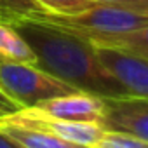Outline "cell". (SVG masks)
Segmentation results:
<instances>
[{"mask_svg": "<svg viewBox=\"0 0 148 148\" xmlns=\"http://www.w3.org/2000/svg\"><path fill=\"white\" fill-rule=\"evenodd\" d=\"M33 106L40 110L42 113L54 117V119L101 122L103 113H105V98L92 94V92L77 91V92H70V94L40 101Z\"/></svg>", "mask_w": 148, "mask_h": 148, "instance_id": "7", "label": "cell"}, {"mask_svg": "<svg viewBox=\"0 0 148 148\" xmlns=\"http://www.w3.org/2000/svg\"><path fill=\"white\" fill-rule=\"evenodd\" d=\"M94 148H148V141L127 132L106 131Z\"/></svg>", "mask_w": 148, "mask_h": 148, "instance_id": "13", "label": "cell"}, {"mask_svg": "<svg viewBox=\"0 0 148 148\" xmlns=\"http://www.w3.org/2000/svg\"><path fill=\"white\" fill-rule=\"evenodd\" d=\"M101 124L106 131L127 132L148 141V99L136 96L105 98Z\"/></svg>", "mask_w": 148, "mask_h": 148, "instance_id": "6", "label": "cell"}, {"mask_svg": "<svg viewBox=\"0 0 148 148\" xmlns=\"http://www.w3.org/2000/svg\"><path fill=\"white\" fill-rule=\"evenodd\" d=\"M33 2L47 14L56 16H73L96 5L94 0H33Z\"/></svg>", "mask_w": 148, "mask_h": 148, "instance_id": "12", "label": "cell"}, {"mask_svg": "<svg viewBox=\"0 0 148 148\" xmlns=\"http://www.w3.org/2000/svg\"><path fill=\"white\" fill-rule=\"evenodd\" d=\"M0 148H21L18 143H14L9 136H5L2 131H0Z\"/></svg>", "mask_w": 148, "mask_h": 148, "instance_id": "16", "label": "cell"}, {"mask_svg": "<svg viewBox=\"0 0 148 148\" xmlns=\"http://www.w3.org/2000/svg\"><path fill=\"white\" fill-rule=\"evenodd\" d=\"M91 42L96 45H106V47L120 49V51H125V52H131V54H136V56L148 59V25H145L138 30H132L129 33L96 38Z\"/></svg>", "mask_w": 148, "mask_h": 148, "instance_id": "10", "label": "cell"}, {"mask_svg": "<svg viewBox=\"0 0 148 148\" xmlns=\"http://www.w3.org/2000/svg\"><path fill=\"white\" fill-rule=\"evenodd\" d=\"M96 4H108V5H119L125 7L141 14H148V0H94Z\"/></svg>", "mask_w": 148, "mask_h": 148, "instance_id": "14", "label": "cell"}, {"mask_svg": "<svg viewBox=\"0 0 148 148\" xmlns=\"http://www.w3.org/2000/svg\"><path fill=\"white\" fill-rule=\"evenodd\" d=\"M33 18H40L70 32L84 35L89 40L129 33L132 30L148 25V14H141L125 7L108 5V4H96L91 9L73 16H56L42 12Z\"/></svg>", "mask_w": 148, "mask_h": 148, "instance_id": "2", "label": "cell"}, {"mask_svg": "<svg viewBox=\"0 0 148 148\" xmlns=\"http://www.w3.org/2000/svg\"><path fill=\"white\" fill-rule=\"evenodd\" d=\"M14 30L28 42L37 56V66L79 91L101 98H124L129 92L101 64L96 45L84 35L70 32L40 18H26Z\"/></svg>", "mask_w": 148, "mask_h": 148, "instance_id": "1", "label": "cell"}, {"mask_svg": "<svg viewBox=\"0 0 148 148\" xmlns=\"http://www.w3.org/2000/svg\"><path fill=\"white\" fill-rule=\"evenodd\" d=\"M21 106L0 87V119L2 117H5V115H11V113H14V112H18Z\"/></svg>", "mask_w": 148, "mask_h": 148, "instance_id": "15", "label": "cell"}, {"mask_svg": "<svg viewBox=\"0 0 148 148\" xmlns=\"http://www.w3.org/2000/svg\"><path fill=\"white\" fill-rule=\"evenodd\" d=\"M0 61L37 64V56L28 42L7 23H0Z\"/></svg>", "mask_w": 148, "mask_h": 148, "instance_id": "9", "label": "cell"}, {"mask_svg": "<svg viewBox=\"0 0 148 148\" xmlns=\"http://www.w3.org/2000/svg\"><path fill=\"white\" fill-rule=\"evenodd\" d=\"M0 131L5 136H9L14 143H18L21 148H91V146L66 141L42 129H35L25 124L7 120L4 117L0 119Z\"/></svg>", "mask_w": 148, "mask_h": 148, "instance_id": "8", "label": "cell"}, {"mask_svg": "<svg viewBox=\"0 0 148 148\" xmlns=\"http://www.w3.org/2000/svg\"><path fill=\"white\" fill-rule=\"evenodd\" d=\"M42 12L45 11H42L33 0H0V23L14 25Z\"/></svg>", "mask_w": 148, "mask_h": 148, "instance_id": "11", "label": "cell"}, {"mask_svg": "<svg viewBox=\"0 0 148 148\" xmlns=\"http://www.w3.org/2000/svg\"><path fill=\"white\" fill-rule=\"evenodd\" d=\"M96 54L129 96L148 99V59L106 45H96Z\"/></svg>", "mask_w": 148, "mask_h": 148, "instance_id": "5", "label": "cell"}, {"mask_svg": "<svg viewBox=\"0 0 148 148\" xmlns=\"http://www.w3.org/2000/svg\"><path fill=\"white\" fill-rule=\"evenodd\" d=\"M4 119L18 122V124H25V125H30V127H35V129H42V131L51 132L54 136H59V138H63L66 141L84 145V146H91V148H94L99 143V139L103 138V134L106 132V129L103 127L101 122L54 119V117H49V115L42 113L35 106L19 108L18 112H14L11 115H5Z\"/></svg>", "mask_w": 148, "mask_h": 148, "instance_id": "4", "label": "cell"}, {"mask_svg": "<svg viewBox=\"0 0 148 148\" xmlns=\"http://www.w3.org/2000/svg\"><path fill=\"white\" fill-rule=\"evenodd\" d=\"M0 87L21 108L79 91L37 64L11 61H0Z\"/></svg>", "mask_w": 148, "mask_h": 148, "instance_id": "3", "label": "cell"}]
</instances>
